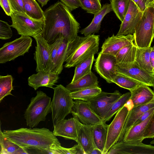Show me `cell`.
Masks as SVG:
<instances>
[{"instance_id":"obj_41","label":"cell","mask_w":154,"mask_h":154,"mask_svg":"<svg viewBox=\"0 0 154 154\" xmlns=\"http://www.w3.org/2000/svg\"><path fill=\"white\" fill-rule=\"evenodd\" d=\"M63 38V37H60L57 39L54 42L51 44L49 45L52 64V67L51 70L53 67L57 53Z\"/></svg>"},{"instance_id":"obj_24","label":"cell","mask_w":154,"mask_h":154,"mask_svg":"<svg viewBox=\"0 0 154 154\" xmlns=\"http://www.w3.org/2000/svg\"><path fill=\"white\" fill-rule=\"evenodd\" d=\"M110 4L106 3L102 7L101 9L94 15L90 23L79 32L85 36L98 33L101 28L102 21L105 16L112 11Z\"/></svg>"},{"instance_id":"obj_28","label":"cell","mask_w":154,"mask_h":154,"mask_svg":"<svg viewBox=\"0 0 154 154\" xmlns=\"http://www.w3.org/2000/svg\"><path fill=\"white\" fill-rule=\"evenodd\" d=\"M152 47L138 48L137 47L134 63L142 69L154 73L150 62L149 54Z\"/></svg>"},{"instance_id":"obj_42","label":"cell","mask_w":154,"mask_h":154,"mask_svg":"<svg viewBox=\"0 0 154 154\" xmlns=\"http://www.w3.org/2000/svg\"><path fill=\"white\" fill-rule=\"evenodd\" d=\"M154 116L152 117L145 127L143 134L144 139L153 138L154 137Z\"/></svg>"},{"instance_id":"obj_32","label":"cell","mask_w":154,"mask_h":154,"mask_svg":"<svg viewBox=\"0 0 154 154\" xmlns=\"http://www.w3.org/2000/svg\"><path fill=\"white\" fill-rule=\"evenodd\" d=\"M131 93L130 91L125 93L116 100L102 119V121L106 123L109 121L128 101Z\"/></svg>"},{"instance_id":"obj_18","label":"cell","mask_w":154,"mask_h":154,"mask_svg":"<svg viewBox=\"0 0 154 154\" xmlns=\"http://www.w3.org/2000/svg\"><path fill=\"white\" fill-rule=\"evenodd\" d=\"M134 41L133 35H115L113 34L105 39L102 44L100 52L115 56L122 48L134 43Z\"/></svg>"},{"instance_id":"obj_45","label":"cell","mask_w":154,"mask_h":154,"mask_svg":"<svg viewBox=\"0 0 154 154\" xmlns=\"http://www.w3.org/2000/svg\"><path fill=\"white\" fill-rule=\"evenodd\" d=\"M0 5L6 14L11 16L13 11L10 0H0Z\"/></svg>"},{"instance_id":"obj_15","label":"cell","mask_w":154,"mask_h":154,"mask_svg":"<svg viewBox=\"0 0 154 154\" xmlns=\"http://www.w3.org/2000/svg\"><path fill=\"white\" fill-rule=\"evenodd\" d=\"M72 116L75 123L77 134L76 142L81 147L85 154H90L93 149L96 147L93 138L94 125L83 124L75 115Z\"/></svg>"},{"instance_id":"obj_21","label":"cell","mask_w":154,"mask_h":154,"mask_svg":"<svg viewBox=\"0 0 154 154\" xmlns=\"http://www.w3.org/2000/svg\"><path fill=\"white\" fill-rule=\"evenodd\" d=\"M137 49L134 43L122 48L115 56L116 66L122 69L130 67L134 63Z\"/></svg>"},{"instance_id":"obj_13","label":"cell","mask_w":154,"mask_h":154,"mask_svg":"<svg viewBox=\"0 0 154 154\" xmlns=\"http://www.w3.org/2000/svg\"><path fill=\"white\" fill-rule=\"evenodd\" d=\"M36 43L34 59L36 63V71L50 70L52 67L49 45L42 34L33 37Z\"/></svg>"},{"instance_id":"obj_40","label":"cell","mask_w":154,"mask_h":154,"mask_svg":"<svg viewBox=\"0 0 154 154\" xmlns=\"http://www.w3.org/2000/svg\"><path fill=\"white\" fill-rule=\"evenodd\" d=\"M12 35L11 26L7 22L0 20V39H8Z\"/></svg>"},{"instance_id":"obj_39","label":"cell","mask_w":154,"mask_h":154,"mask_svg":"<svg viewBox=\"0 0 154 154\" xmlns=\"http://www.w3.org/2000/svg\"><path fill=\"white\" fill-rule=\"evenodd\" d=\"M0 143L2 147V154H15L16 151L20 147L19 145L4 136L2 138Z\"/></svg>"},{"instance_id":"obj_23","label":"cell","mask_w":154,"mask_h":154,"mask_svg":"<svg viewBox=\"0 0 154 154\" xmlns=\"http://www.w3.org/2000/svg\"><path fill=\"white\" fill-rule=\"evenodd\" d=\"M153 107H154V99L144 104L132 107L129 111L118 141L122 140L126 131L133 126L136 121L143 113Z\"/></svg>"},{"instance_id":"obj_3","label":"cell","mask_w":154,"mask_h":154,"mask_svg":"<svg viewBox=\"0 0 154 154\" xmlns=\"http://www.w3.org/2000/svg\"><path fill=\"white\" fill-rule=\"evenodd\" d=\"M99 35L94 34L84 36L77 35L68 42L65 62V68H69L86 59L99 50Z\"/></svg>"},{"instance_id":"obj_12","label":"cell","mask_w":154,"mask_h":154,"mask_svg":"<svg viewBox=\"0 0 154 154\" xmlns=\"http://www.w3.org/2000/svg\"><path fill=\"white\" fill-rule=\"evenodd\" d=\"M95 61L94 67L96 71L107 83H112V80L117 73L115 70V56L100 51Z\"/></svg>"},{"instance_id":"obj_19","label":"cell","mask_w":154,"mask_h":154,"mask_svg":"<svg viewBox=\"0 0 154 154\" xmlns=\"http://www.w3.org/2000/svg\"><path fill=\"white\" fill-rule=\"evenodd\" d=\"M59 78V75L51 70H41L29 77L28 84L35 90L41 87L53 89L54 86L57 82Z\"/></svg>"},{"instance_id":"obj_51","label":"cell","mask_w":154,"mask_h":154,"mask_svg":"<svg viewBox=\"0 0 154 154\" xmlns=\"http://www.w3.org/2000/svg\"><path fill=\"white\" fill-rule=\"evenodd\" d=\"M1 122L0 119V141L2 138L3 136V135L2 132V131L1 129Z\"/></svg>"},{"instance_id":"obj_11","label":"cell","mask_w":154,"mask_h":154,"mask_svg":"<svg viewBox=\"0 0 154 154\" xmlns=\"http://www.w3.org/2000/svg\"><path fill=\"white\" fill-rule=\"evenodd\" d=\"M154 154V147L142 141L122 140L113 145L106 154Z\"/></svg>"},{"instance_id":"obj_30","label":"cell","mask_w":154,"mask_h":154,"mask_svg":"<svg viewBox=\"0 0 154 154\" xmlns=\"http://www.w3.org/2000/svg\"><path fill=\"white\" fill-rule=\"evenodd\" d=\"M94 55L92 54L75 66L74 74L71 82L76 81L91 71L92 65L95 60Z\"/></svg>"},{"instance_id":"obj_27","label":"cell","mask_w":154,"mask_h":154,"mask_svg":"<svg viewBox=\"0 0 154 154\" xmlns=\"http://www.w3.org/2000/svg\"><path fill=\"white\" fill-rule=\"evenodd\" d=\"M108 125L101 121L93 126V135L95 144L96 147L102 152L106 142Z\"/></svg>"},{"instance_id":"obj_52","label":"cell","mask_w":154,"mask_h":154,"mask_svg":"<svg viewBox=\"0 0 154 154\" xmlns=\"http://www.w3.org/2000/svg\"><path fill=\"white\" fill-rule=\"evenodd\" d=\"M2 149L1 143H0V154H2Z\"/></svg>"},{"instance_id":"obj_49","label":"cell","mask_w":154,"mask_h":154,"mask_svg":"<svg viewBox=\"0 0 154 154\" xmlns=\"http://www.w3.org/2000/svg\"><path fill=\"white\" fill-rule=\"evenodd\" d=\"M90 154H102V152L100 149L96 147L93 149Z\"/></svg>"},{"instance_id":"obj_53","label":"cell","mask_w":154,"mask_h":154,"mask_svg":"<svg viewBox=\"0 0 154 154\" xmlns=\"http://www.w3.org/2000/svg\"></svg>"},{"instance_id":"obj_38","label":"cell","mask_w":154,"mask_h":154,"mask_svg":"<svg viewBox=\"0 0 154 154\" xmlns=\"http://www.w3.org/2000/svg\"><path fill=\"white\" fill-rule=\"evenodd\" d=\"M81 8L87 13L95 14L102 8L100 0H79Z\"/></svg>"},{"instance_id":"obj_9","label":"cell","mask_w":154,"mask_h":154,"mask_svg":"<svg viewBox=\"0 0 154 154\" xmlns=\"http://www.w3.org/2000/svg\"><path fill=\"white\" fill-rule=\"evenodd\" d=\"M32 41L30 36H21L13 41L4 44L0 48V64L13 60L28 52L32 45Z\"/></svg>"},{"instance_id":"obj_1","label":"cell","mask_w":154,"mask_h":154,"mask_svg":"<svg viewBox=\"0 0 154 154\" xmlns=\"http://www.w3.org/2000/svg\"><path fill=\"white\" fill-rule=\"evenodd\" d=\"M45 24L42 35L49 45L63 37L68 42L78 35L80 24L70 10L58 1L44 11Z\"/></svg>"},{"instance_id":"obj_43","label":"cell","mask_w":154,"mask_h":154,"mask_svg":"<svg viewBox=\"0 0 154 154\" xmlns=\"http://www.w3.org/2000/svg\"><path fill=\"white\" fill-rule=\"evenodd\" d=\"M13 11L25 13L23 0H10Z\"/></svg>"},{"instance_id":"obj_36","label":"cell","mask_w":154,"mask_h":154,"mask_svg":"<svg viewBox=\"0 0 154 154\" xmlns=\"http://www.w3.org/2000/svg\"><path fill=\"white\" fill-rule=\"evenodd\" d=\"M13 80L11 75H0V102L5 97L12 95L11 92L13 90Z\"/></svg>"},{"instance_id":"obj_16","label":"cell","mask_w":154,"mask_h":154,"mask_svg":"<svg viewBox=\"0 0 154 154\" xmlns=\"http://www.w3.org/2000/svg\"><path fill=\"white\" fill-rule=\"evenodd\" d=\"M142 13L134 2L130 0L127 13L116 35H133Z\"/></svg>"},{"instance_id":"obj_7","label":"cell","mask_w":154,"mask_h":154,"mask_svg":"<svg viewBox=\"0 0 154 154\" xmlns=\"http://www.w3.org/2000/svg\"><path fill=\"white\" fill-rule=\"evenodd\" d=\"M10 17L12 21L11 26L15 28L18 34L33 37L42 34L45 24L44 19L35 20L26 13L15 11L13 12Z\"/></svg>"},{"instance_id":"obj_44","label":"cell","mask_w":154,"mask_h":154,"mask_svg":"<svg viewBox=\"0 0 154 154\" xmlns=\"http://www.w3.org/2000/svg\"><path fill=\"white\" fill-rule=\"evenodd\" d=\"M71 11H72L80 7L79 0H60Z\"/></svg>"},{"instance_id":"obj_33","label":"cell","mask_w":154,"mask_h":154,"mask_svg":"<svg viewBox=\"0 0 154 154\" xmlns=\"http://www.w3.org/2000/svg\"><path fill=\"white\" fill-rule=\"evenodd\" d=\"M102 91L99 86L92 87L71 91L70 95L73 100H80L86 101Z\"/></svg>"},{"instance_id":"obj_2","label":"cell","mask_w":154,"mask_h":154,"mask_svg":"<svg viewBox=\"0 0 154 154\" xmlns=\"http://www.w3.org/2000/svg\"><path fill=\"white\" fill-rule=\"evenodd\" d=\"M2 133L20 147L33 148L38 153H47L49 149L61 145L53 132L45 128L4 130Z\"/></svg>"},{"instance_id":"obj_31","label":"cell","mask_w":154,"mask_h":154,"mask_svg":"<svg viewBox=\"0 0 154 154\" xmlns=\"http://www.w3.org/2000/svg\"><path fill=\"white\" fill-rule=\"evenodd\" d=\"M25 13L30 17L36 20H44V11L36 0H23Z\"/></svg>"},{"instance_id":"obj_37","label":"cell","mask_w":154,"mask_h":154,"mask_svg":"<svg viewBox=\"0 0 154 154\" xmlns=\"http://www.w3.org/2000/svg\"><path fill=\"white\" fill-rule=\"evenodd\" d=\"M47 153L52 154H85L82 148L78 144H75L70 148L64 147L61 145L56 146L49 149L47 151Z\"/></svg>"},{"instance_id":"obj_46","label":"cell","mask_w":154,"mask_h":154,"mask_svg":"<svg viewBox=\"0 0 154 154\" xmlns=\"http://www.w3.org/2000/svg\"><path fill=\"white\" fill-rule=\"evenodd\" d=\"M140 10L143 12L146 7L151 3L154 2L152 0H132Z\"/></svg>"},{"instance_id":"obj_5","label":"cell","mask_w":154,"mask_h":154,"mask_svg":"<svg viewBox=\"0 0 154 154\" xmlns=\"http://www.w3.org/2000/svg\"><path fill=\"white\" fill-rule=\"evenodd\" d=\"M51 98L41 91L31 98L24 114L26 125L30 128L37 126L45 121L47 115L51 112Z\"/></svg>"},{"instance_id":"obj_50","label":"cell","mask_w":154,"mask_h":154,"mask_svg":"<svg viewBox=\"0 0 154 154\" xmlns=\"http://www.w3.org/2000/svg\"><path fill=\"white\" fill-rule=\"evenodd\" d=\"M41 5L42 7L46 5L49 0H36Z\"/></svg>"},{"instance_id":"obj_6","label":"cell","mask_w":154,"mask_h":154,"mask_svg":"<svg viewBox=\"0 0 154 154\" xmlns=\"http://www.w3.org/2000/svg\"><path fill=\"white\" fill-rule=\"evenodd\" d=\"M53 89L54 93L51 102V109L54 126L71 113L74 101L70 95L71 91L63 85H58Z\"/></svg>"},{"instance_id":"obj_29","label":"cell","mask_w":154,"mask_h":154,"mask_svg":"<svg viewBox=\"0 0 154 154\" xmlns=\"http://www.w3.org/2000/svg\"><path fill=\"white\" fill-rule=\"evenodd\" d=\"M68 42L65 38H63L57 53L53 67L51 70L58 75L61 73L63 69Z\"/></svg>"},{"instance_id":"obj_14","label":"cell","mask_w":154,"mask_h":154,"mask_svg":"<svg viewBox=\"0 0 154 154\" xmlns=\"http://www.w3.org/2000/svg\"><path fill=\"white\" fill-rule=\"evenodd\" d=\"M71 113L83 124L94 125L102 121V119L94 111L88 102L83 100H75Z\"/></svg>"},{"instance_id":"obj_17","label":"cell","mask_w":154,"mask_h":154,"mask_svg":"<svg viewBox=\"0 0 154 154\" xmlns=\"http://www.w3.org/2000/svg\"><path fill=\"white\" fill-rule=\"evenodd\" d=\"M116 71L140 83L148 86H154V73L149 72L134 63L130 67L122 69L115 66Z\"/></svg>"},{"instance_id":"obj_26","label":"cell","mask_w":154,"mask_h":154,"mask_svg":"<svg viewBox=\"0 0 154 154\" xmlns=\"http://www.w3.org/2000/svg\"><path fill=\"white\" fill-rule=\"evenodd\" d=\"M154 116V113H153L144 121L129 128L125 132L122 140L142 142L144 139L143 134L145 127Z\"/></svg>"},{"instance_id":"obj_48","label":"cell","mask_w":154,"mask_h":154,"mask_svg":"<svg viewBox=\"0 0 154 154\" xmlns=\"http://www.w3.org/2000/svg\"><path fill=\"white\" fill-rule=\"evenodd\" d=\"M149 60L151 65L154 69V47H152L149 54Z\"/></svg>"},{"instance_id":"obj_47","label":"cell","mask_w":154,"mask_h":154,"mask_svg":"<svg viewBox=\"0 0 154 154\" xmlns=\"http://www.w3.org/2000/svg\"><path fill=\"white\" fill-rule=\"evenodd\" d=\"M153 113H154V107L151 108L143 113L136 121L133 126L139 124L144 121Z\"/></svg>"},{"instance_id":"obj_35","label":"cell","mask_w":154,"mask_h":154,"mask_svg":"<svg viewBox=\"0 0 154 154\" xmlns=\"http://www.w3.org/2000/svg\"><path fill=\"white\" fill-rule=\"evenodd\" d=\"M112 82L121 88L129 90L130 92L138 85H141L136 81L117 72L112 78Z\"/></svg>"},{"instance_id":"obj_25","label":"cell","mask_w":154,"mask_h":154,"mask_svg":"<svg viewBox=\"0 0 154 154\" xmlns=\"http://www.w3.org/2000/svg\"><path fill=\"white\" fill-rule=\"evenodd\" d=\"M98 83L97 77L91 71L76 81L71 82L66 88L73 91L88 88L99 87Z\"/></svg>"},{"instance_id":"obj_22","label":"cell","mask_w":154,"mask_h":154,"mask_svg":"<svg viewBox=\"0 0 154 154\" xmlns=\"http://www.w3.org/2000/svg\"><path fill=\"white\" fill-rule=\"evenodd\" d=\"M130 92V100L133 107L144 104L154 99L153 91L146 85H140Z\"/></svg>"},{"instance_id":"obj_4","label":"cell","mask_w":154,"mask_h":154,"mask_svg":"<svg viewBox=\"0 0 154 154\" xmlns=\"http://www.w3.org/2000/svg\"><path fill=\"white\" fill-rule=\"evenodd\" d=\"M154 2L142 12L133 35L134 43L138 48L151 47L154 35Z\"/></svg>"},{"instance_id":"obj_34","label":"cell","mask_w":154,"mask_h":154,"mask_svg":"<svg viewBox=\"0 0 154 154\" xmlns=\"http://www.w3.org/2000/svg\"><path fill=\"white\" fill-rule=\"evenodd\" d=\"M130 0H111L112 10L117 17L122 22L127 11Z\"/></svg>"},{"instance_id":"obj_8","label":"cell","mask_w":154,"mask_h":154,"mask_svg":"<svg viewBox=\"0 0 154 154\" xmlns=\"http://www.w3.org/2000/svg\"><path fill=\"white\" fill-rule=\"evenodd\" d=\"M132 107L129 99L116 113L113 120L108 125L106 139L102 154H106L110 148L118 141L129 111Z\"/></svg>"},{"instance_id":"obj_10","label":"cell","mask_w":154,"mask_h":154,"mask_svg":"<svg viewBox=\"0 0 154 154\" xmlns=\"http://www.w3.org/2000/svg\"><path fill=\"white\" fill-rule=\"evenodd\" d=\"M122 95L118 90L112 93L102 91L86 101L95 113L102 119L113 103Z\"/></svg>"},{"instance_id":"obj_20","label":"cell","mask_w":154,"mask_h":154,"mask_svg":"<svg viewBox=\"0 0 154 154\" xmlns=\"http://www.w3.org/2000/svg\"><path fill=\"white\" fill-rule=\"evenodd\" d=\"M53 133L56 136L61 137L66 139L77 141V134L74 118L62 120L54 126Z\"/></svg>"}]
</instances>
